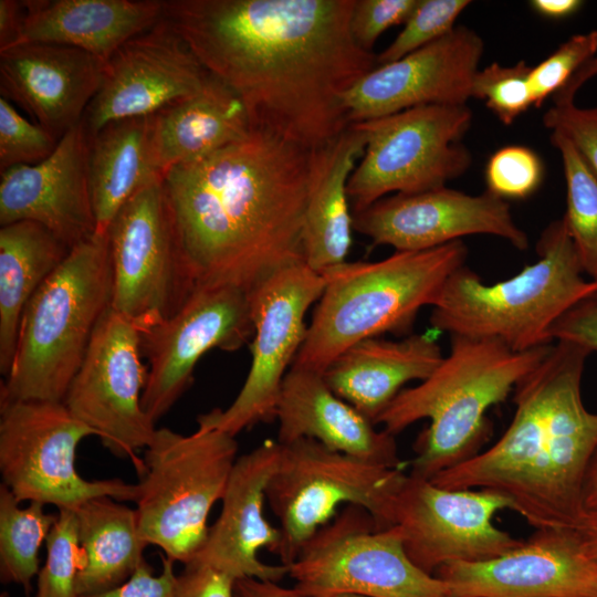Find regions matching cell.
Wrapping results in <instances>:
<instances>
[{"label":"cell","mask_w":597,"mask_h":597,"mask_svg":"<svg viewBox=\"0 0 597 597\" xmlns=\"http://www.w3.org/2000/svg\"><path fill=\"white\" fill-rule=\"evenodd\" d=\"M355 0H172L164 19L244 103L252 126L308 149L349 127L343 95L377 66L350 31Z\"/></svg>","instance_id":"6da1fadb"},{"label":"cell","mask_w":597,"mask_h":597,"mask_svg":"<svg viewBox=\"0 0 597 597\" xmlns=\"http://www.w3.org/2000/svg\"><path fill=\"white\" fill-rule=\"evenodd\" d=\"M312 151L252 126L163 175L176 244L196 287L230 284L251 292L304 262Z\"/></svg>","instance_id":"7a4b0ae2"},{"label":"cell","mask_w":597,"mask_h":597,"mask_svg":"<svg viewBox=\"0 0 597 597\" xmlns=\"http://www.w3.org/2000/svg\"><path fill=\"white\" fill-rule=\"evenodd\" d=\"M589 352L556 342L515 387L509 427L489 449L441 471L434 484L484 489L536 530H569L583 512V486L597 450V413L582 399Z\"/></svg>","instance_id":"3957f363"},{"label":"cell","mask_w":597,"mask_h":597,"mask_svg":"<svg viewBox=\"0 0 597 597\" xmlns=\"http://www.w3.org/2000/svg\"><path fill=\"white\" fill-rule=\"evenodd\" d=\"M553 344L514 352L495 339L451 336V349L419 385L402 389L375 421L396 436L429 419L415 442L410 474L425 479L478 454L491 436L489 409L548 354Z\"/></svg>","instance_id":"277c9868"},{"label":"cell","mask_w":597,"mask_h":597,"mask_svg":"<svg viewBox=\"0 0 597 597\" xmlns=\"http://www.w3.org/2000/svg\"><path fill=\"white\" fill-rule=\"evenodd\" d=\"M462 240L423 251H396L374 262H345L322 275L306 336L292 366L324 373L345 349L384 333L408 334L419 311L437 301L464 265Z\"/></svg>","instance_id":"5b68a950"},{"label":"cell","mask_w":597,"mask_h":597,"mask_svg":"<svg viewBox=\"0 0 597 597\" xmlns=\"http://www.w3.org/2000/svg\"><path fill=\"white\" fill-rule=\"evenodd\" d=\"M537 259L514 276L486 284L465 265L443 284L430 324L450 336L495 339L514 352L552 344L553 324L597 290L586 280L563 219L552 221L536 243Z\"/></svg>","instance_id":"8992f818"},{"label":"cell","mask_w":597,"mask_h":597,"mask_svg":"<svg viewBox=\"0 0 597 597\" xmlns=\"http://www.w3.org/2000/svg\"><path fill=\"white\" fill-rule=\"evenodd\" d=\"M112 290L108 234L96 232L70 250L25 306L0 401H63Z\"/></svg>","instance_id":"52a82bcc"},{"label":"cell","mask_w":597,"mask_h":597,"mask_svg":"<svg viewBox=\"0 0 597 597\" xmlns=\"http://www.w3.org/2000/svg\"><path fill=\"white\" fill-rule=\"evenodd\" d=\"M144 450L135 501L140 533L166 557L188 564L205 543L210 511L238 459V442L217 429L198 427L186 436L164 427Z\"/></svg>","instance_id":"ba28073f"},{"label":"cell","mask_w":597,"mask_h":597,"mask_svg":"<svg viewBox=\"0 0 597 597\" xmlns=\"http://www.w3.org/2000/svg\"><path fill=\"white\" fill-rule=\"evenodd\" d=\"M280 446L266 502L280 524L275 554L283 565L296 559L343 504L365 509L383 528L389 500L405 475L402 469L341 453L310 438Z\"/></svg>","instance_id":"9c48e42d"},{"label":"cell","mask_w":597,"mask_h":597,"mask_svg":"<svg viewBox=\"0 0 597 597\" xmlns=\"http://www.w3.org/2000/svg\"><path fill=\"white\" fill-rule=\"evenodd\" d=\"M472 124L464 105H425L350 125L366 138L347 184L353 213L389 192L411 195L446 187L472 156L462 138Z\"/></svg>","instance_id":"30bf717a"},{"label":"cell","mask_w":597,"mask_h":597,"mask_svg":"<svg viewBox=\"0 0 597 597\" xmlns=\"http://www.w3.org/2000/svg\"><path fill=\"white\" fill-rule=\"evenodd\" d=\"M95 432L63 402L0 401V473L21 502L76 509L97 496L121 502L138 498V484L118 478L86 480L76 469L80 442Z\"/></svg>","instance_id":"8fae6325"},{"label":"cell","mask_w":597,"mask_h":597,"mask_svg":"<svg viewBox=\"0 0 597 597\" xmlns=\"http://www.w3.org/2000/svg\"><path fill=\"white\" fill-rule=\"evenodd\" d=\"M287 567L303 597H451L446 582L412 563L394 527L378 528L356 505L318 530Z\"/></svg>","instance_id":"7c38bea8"},{"label":"cell","mask_w":597,"mask_h":597,"mask_svg":"<svg viewBox=\"0 0 597 597\" xmlns=\"http://www.w3.org/2000/svg\"><path fill=\"white\" fill-rule=\"evenodd\" d=\"M504 509L510 502L493 491L446 489L405 473L389 500L383 528L394 527L412 563L434 575L446 564L486 561L517 547L523 540L493 523Z\"/></svg>","instance_id":"4fadbf2b"},{"label":"cell","mask_w":597,"mask_h":597,"mask_svg":"<svg viewBox=\"0 0 597 597\" xmlns=\"http://www.w3.org/2000/svg\"><path fill=\"white\" fill-rule=\"evenodd\" d=\"M324 287V276L301 262L279 270L250 292L254 325L250 370L231 405L200 415L199 428L235 437L276 418L286 369L306 336L305 314Z\"/></svg>","instance_id":"5bb4252c"},{"label":"cell","mask_w":597,"mask_h":597,"mask_svg":"<svg viewBox=\"0 0 597 597\" xmlns=\"http://www.w3.org/2000/svg\"><path fill=\"white\" fill-rule=\"evenodd\" d=\"M142 358L138 328L109 307L62 401L109 452L129 459L138 475L144 465L136 452L157 430L142 406L148 375Z\"/></svg>","instance_id":"9a60e30c"},{"label":"cell","mask_w":597,"mask_h":597,"mask_svg":"<svg viewBox=\"0 0 597 597\" xmlns=\"http://www.w3.org/2000/svg\"><path fill=\"white\" fill-rule=\"evenodd\" d=\"M159 179L133 196L111 222V307L138 329L176 314L196 285L176 244Z\"/></svg>","instance_id":"2e32d148"},{"label":"cell","mask_w":597,"mask_h":597,"mask_svg":"<svg viewBox=\"0 0 597 597\" xmlns=\"http://www.w3.org/2000/svg\"><path fill=\"white\" fill-rule=\"evenodd\" d=\"M148 375L142 396L156 422L192 384L209 350H238L254 334L250 292L235 285L197 286L172 316L138 329Z\"/></svg>","instance_id":"e0dca14e"},{"label":"cell","mask_w":597,"mask_h":597,"mask_svg":"<svg viewBox=\"0 0 597 597\" xmlns=\"http://www.w3.org/2000/svg\"><path fill=\"white\" fill-rule=\"evenodd\" d=\"M210 77L163 18L106 61L103 83L82 119L87 137L117 119L155 115L200 92Z\"/></svg>","instance_id":"ac0fdd59"},{"label":"cell","mask_w":597,"mask_h":597,"mask_svg":"<svg viewBox=\"0 0 597 597\" xmlns=\"http://www.w3.org/2000/svg\"><path fill=\"white\" fill-rule=\"evenodd\" d=\"M353 219L354 230L396 251L430 250L474 234L499 237L521 251L528 247L509 202L489 191L473 196L441 187L396 193L353 213Z\"/></svg>","instance_id":"d6986e66"},{"label":"cell","mask_w":597,"mask_h":597,"mask_svg":"<svg viewBox=\"0 0 597 597\" xmlns=\"http://www.w3.org/2000/svg\"><path fill=\"white\" fill-rule=\"evenodd\" d=\"M484 52L482 38L455 25L444 36L378 65L343 95L349 123L425 105H464Z\"/></svg>","instance_id":"ffe728a7"},{"label":"cell","mask_w":597,"mask_h":597,"mask_svg":"<svg viewBox=\"0 0 597 597\" xmlns=\"http://www.w3.org/2000/svg\"><path fill=\"white\" fill-rule=\"evenodd\" d=\"M434 575L451 597H597V562L569 530H536L503 555L449 563Z\"/></svg>","instance_id":"44dd1931"},{"label":"cell","mask_w":597,"mask_h":597,"mask_svg":"<svg viewBox=\"0 0 597 597\" xmlns=\"http://www.w3.org/2000/svg\"><path fill=\"white\" fill-rule=\"evenodd\" d=\"M87 154L88 138L81 122L44 160L1 171L0 226L35 222L70 249L96 233Z\"/></svg>","instance_id":"7402d4cb"},{"label":"cell","mask_w":597,"mask_h":597,"mask_svg":"<svg viewBox=\"0 0 597 597\" xmlns=\"http://www.w3.org/2000/svg\"><path fill=\"white\" fill-rule=\"evenodd\" d=\"M280 449L277 440H265L238 457L221 499L220 514L191 562L213 566L235 579L251 577L277 583L289 575L287 566L259 559L260 549L275 554L280 543L279 528L264 515L266 485Z\"/></svg>","instance_id":"603a6c76"},{"label":"cell","mask_w":597,"mask_h":597,"mask_svg":"<svg viewBox=\"0 0 597 597\" xmlns=\"http://www.w3.org/2000/svg\"><path fill=\"white\" fill-rule=\"evenodd\" d=\"M105 66L106 61L72 46L15 45L0 51V93L60 139L82 122Z\"/></svg>","instance_id":"cb8c5ba5"},{"label":"cell","mask_w":597,"mask_h":597,"mask_svg":"<svg viewBox=\"0 0 597 597\" xmlns=\"http://www.w3.org/2000/svg\"><path fill=\"white\" fill-rule=\"evenodd\" d=\"M277 442L301 438L358 459L401 469L395 436L377 430L375 423L338 397L322 373L291 366L276 407Z\"/></svg>","instance_id":"d4e9b609"},{"label":"cell","mask_w":597,"mask_h":597,"mask_svg":"<svg viewBox=\"0 0 597 597\" xmlns=\"http://www.w3.org/2000/svg\"><path fill=\"white\" fill-rule=\"evenodd\" d=\"M12 46L43 43L72 46L107 61L132 38L164 18L158 0H25ZM11 46V48H12Z\"/></svg>","instance_id":"484cf974"},{"label":"cell","mask_w":597,"mask_h":597,"mask_svg":"<svg viewBox=\"0 0 597 597\" xmlns=\"http://www.w3.org/2000/svg\"><path fill=\"white\" fill-rule=\"evenodd\" d=\"M443 357L428 334L400 341L374 337L345 349L323 376L338 397L375 423L407 383L427 379Z\"/></svg>","instance_id":"4316f807"},{"label":"cell","mask_w":597,"mask_h":597,"mask_svg":"<svg viewBox=\"0 0 597 597\" xmlns=\"http://www.w3.org/2000/svg\"><path fill=\"white\" fill-rule=\"evenodd\" d=\"M365 147V135L349 125L312 151L303 248L304 263L318 274L346 262L354 229L347 184Z\"/></svg>","instance_id":"83f0119b"},{"label":"cell","mask_w":597,"mask_h":597,"mask_svg":"<svg viewBox=\"0 0 597 597\" xmlns=\"http://www.w3.org/2000/svg\"><path fill=\"white\" fill-rule=\"evenodd\" d=\"M88 138V188L96 232L105 233L121 208L163 179L155 149V115L123 118Z\"/></svg>","instance_id":"f1b7e54d"},{"label":"cell","mask_w":597,"mask_h":597,"mask_svg":"<svg viewBox=\"0 0 597 597\" xmlns=\"http://www.w3.org/2000/svg\"><path fill=\"white\" fill-rule=\"evenodd\" d=\"M251 127L242 100L211 75L200 92L155 114V149L161 175L243 137Z\"/></svg>","instance_id":"f546056e"},{"label":"cell","mask_w":597,"mask_h":597,"mask_svg":"<svg viewBox=\"0 0 597 597\" xmlns=\"http://www.w3.org/2000/svg\"><path fill=\"white\" fill-rule=\"evenodd\" d=\"M70 248L31 221L0 228V371L9 374L25 306Z\"/></svg>","instance_id":"4dcf8cb0"},{"label":"cell","mask_w":597,"mask_h":597,"mask_svg":"<svg viewBox=\"0 0 597 597\" xmlns=\"http://www.w3.org/2000/svg\"><path fill=\"white\" fill-rule=\"evenodd\" d=\"M75 510L85 563L76 580L77 596L112 589L140 566L149 545L135 509L111 496H97Z\"/></svg>","instance_id":"1f68e13d"},{"label":"cell","mask_w":597,"mask_h":597,"mask_svg":"<svg viewBox=\"0 0 597 597\" xmlns=\"http://www.w3.org/2000/svg\"><path fill=\"white\" fill-rule=\"evenodd\" d=\"M44 504L30 502L20 507L11 491L0 485V579L28 594L40 570L39 551L56 520Z\"/></svg>","instance_id":"d6a6232c"},{"label":"cell","mask_w":597,"mask_h":597,"mask_svg":"<svg viewBox=\"0 0 597 597\" xmlns=\"http://www.w3.org/2000/svg\"><path fill=\"white\" fill-rule=\"evenodd\" d=\"M549 139L563 161L566 211L562 219L584 273L597 281V178L564 136L551 133Z\"/></svg>","instance_id":"836d02e7"},{"label":"cell","mask_w":597,"mask_h":597,"mask_svg":"<svg viewBox=\"0 0 597 597\" xmlns=\"http://www.w3.org/2000/svg\"><path fill=\"white\" fill-rule=\"evenodd\" d=\"M45 547V562L36 576L34 597H77L76 580L85 557L74 509H57Z\"/></svg>","instance_id":"e575fe53"},{"label":"cell","mask_w":597,"mask_h":597,"mask_svg":"<svg viewBox=\"0 0 597 597\" xmlns=\"http://www.w3.org/2000/svg\"><path fill=\"white\" fill-rule=\"evenodd\" d=\"M531 67L525 61L514 65L491 63L474 75L471 97L481 100L504 125H511L533 106Z\"/></svg>","instance_id":"d590c367"},{"label":"cell","mask_w":597,"mask_h":597,"mask_svg":"<svg viewBox=\"0 0 597 597\" xmlns=\"http://www.w3.org/2000/svg\"><path fill=\"white\" fill-rule=\"evenodd\" d=\"M470 3L469 0H419L401 32L376 55L377 66L395 62L448 34Z\"/></svg>","instance_id":"8d00e7d4"},{"label":"cell","mask_w":597,"mask_h":597,"mask_svg":"<svg viewBox=\"0 0 597 597\" xmlns=\"http://www.w3.org/2000/svg\"><path fill=\"white\" fill-rule=\"evenodd\" d=\"M545 168L530 147L507 145L494 151L484 169L486 191L503 199H526L541 186Z\"/></svg>","instance_id":"74e56055"},{"label":"cell","mask_w":597,"mask_h":597,"mask_svg":"<svg viewBox=\"0 0 597 597\" xmlns=\"http://www.w3.org/2000/svg\"><path fill=\"white\" fill-rule=\"evenodd\" d=\"M596 55L597 30H590L572 35L545 60L532 66L530 86L533 106L541 107L548 96L558 93Z\"/></svg>","instance_id":"f35d334b"},{"label":"cell","mask_w":597,"mask_h":597,"mask_svg":"<svg viewBox=\"0 0 597 597\" xmlns=\"http://www.w3.org/2000/svg\"><path fill=\"white\" fill-rule=\"evenodd\" d=\"M59 138L22 117L0 96V171L18 165H34L48 158Z\"/></svg>","instance_id":"ab89813d"},{"label":"cell","mask_w":597,"mask_h":597,"mask_svg":"<svg viewBox=\"0 0 597 597\" xmlns=\"http://www.w3.org/2000/svg\"><path fill=\"white\" fill-rule=\"evenodd\" d=\"M552 133L564 136L597 178V106L579 107L574 103L554 104L543 115Z\"/></svg>","instance_id":"60d3db41"},{"label":"cell","mask_w":597,"mask_h":597,"mask_svg":"<svg viewBox=\"0 0 597 597\" xmlns=\"http://www.w3.org/2000/svg\"><path fill=\"white\" fill-rule=\"evenodd\" d=\"M418 2L419 0H355L350 31L357 45L371 52L386 30L406 23Z\"/></svg>","instance_id":"b9f144b4"},{"label":"cell","mask_w":597,"mask_h":597,"mask_svg":"<svg viewBox=\"0 0 597 597\" xmlns=\"http://www.w3.org/2000/svg\"><path fill=\"white\" fill-rule=\"evenodd\" d=\"M552 342H567L597 352V290L565 312L549 331Z\"/></svg>","instance_id":"7bdbcfd3"},{"label":"cell","mask_w":597,"mask_h":597,"mask_svg":"<svg viewBox=\"0 0 597 597\" xmlns=\"http://www.w3.org/2000/svg\"><path fill=\"white\" fill-rule=\"evenodd\" d=\"M174 565V561L163 555L161 570L155 575L151 566L145 561L122 585L77 597H175L177 574H175Z\"/></svg>","instance_id":"ee69618b"},{"label":"cell","mask_w":597,"mask_h":597,"mask_svg":"<svg viewBox=\"0 0 597 597\" xmlns=\"http://www.w3.org/2000/svg\"><path fill=\"white\" fill-rule=\"evenodd\" d=\"M237 580L213 566L190 562L176 576L175 597H234Z\"/></svg>","instance_id":"f6af8a7d"},{"label":"cell","mask_w":597,"mask_h":597,"mask_svg":"<svg viewBox=\"0 0 597 597\" xmlns=\"http://www.w3.org/2000/svg\"><path fill=\"white\" fill-rule=\"evenodd\" d=\"M23 15L21 1L0 0V51L11 48L18 40Z\"/></svg>","instance_id":"bcb514c9"},{"label":"cell","mask_w":597,"mask_h":597,"mask_svg":"<svg viewBox=\"0 0 597 597\" xmlns=\"http://www.w3.org/2000/svg\"><path fill=\"white\" fill-rule=\"evenodd\" d=\"M234 597H303L294 587L251 577L240 578L234 585Z\"/></svg>","instance_id":"7dc6e473"},{"label":"cell","mask_w":597,"mask_h":597,"mask_svg":"<svg viewBox=\"0 0 597 597\" xmlns=\"http://www.w3.org/2000/svg\"><path fill=\"white\" fill-rule=\"evenodd\" d=\"M569 531L582 551L597 562V509H584Z\"/></svg>","instance_id":"c3c4849f"},{"label":"cell","mask_w":597,"mask_h":597,"mask_svg":"<svg viewBox=\"0 0 597 597\" xmlns=\"http://www.w3.org/2000/svg\"><path fill=\"white\" fill-rule=\"evenodd\" d=\"M531 9L538 15L551 20H563L577 13L584 2L580 0H532Z\"/></svg>","instance_id":"681fc988"},{"label":"cell","mask_w":597,"mask_h":597,"mask_svg":"<svg viewBox=\"0 0 597 597\" xmlns=\"http://www.w3.org/2000/svg\"><path fill=\"white\" fill-rule=\"evenodd\" d=\"M595 76H597V55L580 67L566 85L553 96L554 104L574 103L580 87Z\"/></svg>","instance_id":"f907efd6"},{"label":"cell","mask_w":597,"mask_h":597,"mask_svg":"<svg viewBox=\"0 0 597 597\" xmlns=\"http://www.w3.org/2000/svg\"><path fill=\"white\" fill-rule=\"evenodd\" d=\"M583 504L585 509H597V450L585 475Z\"/></svg>","instance_id":"816d5d0a"},{"label":"cell","mask_w":597,"mask_h":597,"mask_svg":"<svg viewBox=\"0 0 597 597\" xmlns=\"http://www.w3.org/2000/svg\"><path fill=\"white\" fill-rule=\"evenodd\" d=\"M325 597H366V596L356 595V594H336V595H331V596H325Z\"/></svg>","instance_id":"f5cc1de1"},{"label":"cell","mask_w":597,"mask_h":597,"mask_svg":"<svg viewBox=\"0 0 597 597\" xmlns=\"http://www.w3.org/2000/svg\"><path fill=\"white\" fill-rule=\"evenodd\" d=\"M1 597H9L7 591H2Z\"/></svg>","instance_id":"db71d44e"}]
</instances>
